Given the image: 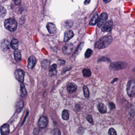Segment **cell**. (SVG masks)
<instances>
[{"mask_svg":"<svg viewBox=\"0 0 135 135\" xmlns=\"http://www.w3.org/2000/svg\"><path fill=\"white\" fill-rule=\"evenodd\" d=\"M113 38L112 36H105L100 38L97 42L95 47L98 49H102L107 47L112 41Z\"/></svg>","mask_w":135,"mask_h":135,"instance_id":"6da1fadb","label":"cell"},{"mask_svg":"<svg viewBox=\"0 0 135 135\" xmlns=\"http://www.w3.org/2000/svg\"><path fill=\"white\" fill-rule=\"evenodd\" d=\"M4 26L6 30L10 32H13L16 30L17 22L14 19H8L5 20Z\"/></svg>","mask_w":135,"mask_h":135,"instance_id":"7a4b0ae2","label":"cell"},{"mask_svg":"<svg viewBox=\"0 0 135 135\" xmlns=\"http://www.w3.org/2000/svg\"><path fill=\"white\" fill-rule=\"evenodd\" d=\"M128 66L127 63L124 62H115L111 64L110 65V69L113 71H118L125 69Z\"/></svg>","mask_w":135,"mask_h":135,"instance_id":"3957f363","label":"cell"},{"mask_svg":"<svg viewBox=\"0 0 135 135\" xmlns=\"http://www.w3.org/2000/svg\"><path fill=\"white\" fill-rule=\"evenodd\" d=\"M126 90L127 94L129 96L131 97L134 96L135 94V83L134 80H130L128 82Z\"/></svg>","mask_w":135,"mask_h":135,"instance_id":"277c9868","label":"cell"},{"mask_svg":"<svg viewBox=\"0 0 135 135\" xmlns=\"http://www.w3.org/2000/svg\"><path fill=\"white\" fill-rule=\"evenodd\" d=\"M15 78L18 81L21 83L24 82L25 72L21 69H18L15 71L14 73Z\"/></svg>","mask_w":135,"mask_h":135,"instance_id":"5b68a950","label":"cell"},{"mask_svg":"<svg viewBox=\"0 0 135 135\" xmlns=\"http://www.w3.org/2000/svg\"><path fill=\"white\" fill-rule=\"evenodd\" d=\"M10 43L6 39H3L0 42V48L3 51L7 52L10 50Z\"/></svg>","mask_w":135,"mask_h":135,"instance_id":"8992f818","label":"cell"},{"mask_svg":"<svg viewBox=\"0 0 135 135\" xmlns=\"http://www.w3.org/2000/svg\"><path fill=\"white\" fill-rule=\"evenodd\" d=\"M73 44L70 42H68L64 46L62 49L63 52L65 55H69L73 51Z\"/></svg>","mask_w":135,"mask_h":135,"instance_id":"52a82bcc","label":"cell"},{"mask_svg":"<svg viewBox=\"0 0 135 135\" xmlns=\"http://www.w3.org/2000/svg\"><path fill=\"white\" fill-rule=\"evenodd\" d=\"M48 124V118L44 116H42L38 121V127L41 128H44L47 126Z\"/></svg>","mask_w":135,"mask_h":135,"instance_id":"ba28073f","label":"cell"},{"mask_svg":"<svg viewBox=\"0 0 135 135\" xmlns=\"http://www.w3.org/2000/svg\"><path fill=\"white\" fill-rule=\"evenodd\" d=\"M108 18V16L107 13H102L99 18L98 23H97V26L99 28L101 27L102 25L107 21Z\"/></svg>","mask_w":135,"mask_h":135,"instance_id":"9c48e42d","label":"cell"},{"mask_svg":"<svg viewBox=\"0 0 135 135\" xmlns=\"http://www.w3.org/2000/svg\"><path fill=\"white\" fill-rule=\"evenodd\" d=\"M113 25L112 21H107L101 28V31L103 32H109L111 30Z\"/></svg>","mask_w":135,"mask_h":135,"instance_id":"30bf717a","label":"cell"},{"mask_svg":"<svg viewBox=\"0 0 135 135\" xmlns=\"http://www.w3.org/2000/svg\"><path fill=\"white\" fill-rule=\"evenodd\" d=\"M1 132L2 135H8L10 133L9 126L8 124H5L1 128Z\"/></svg>","mask_w":135,"mask_h":135,"instance_id":"8fae6325","label":"cell"},{"mask_svg":"<svg viewBox=\"0 0 135 135\" xmlns=\"http://www.w3.org/2000/svg\"><path fill=\"white\" fill-rule=\"evenodd\" d=\"M74 36L73 31L71 30L67 31L64 33V42H67L73 38Z\"/></svg>","mask_w":135,"mask_h":135,"instance_id":"7c38bea8","label":"cell"},{"mask_svg":"<svg viewBox=\"0 0 135 135\" xmlns=\"http://www.w3.org/2000/svg\"><path fill=\"white\" fill-rule=\"evenodd\" d=\"M36 59L34 56H31L29 58L28 61V67L32 69L36 64Z\"/></svg>","mask_w":135,"mask_h":135,"instance_id":"4fadbf2b","label":"cell"},{"mask_svg":"<svg viewBox=\"0 0 135 135\" xmlns=\"http://www.w3.org/2000/svg\"><path fill=\"white\" fill-rule=\"evenodd\" d=\"M46 28L49 33L50 34H53L56 32V27L55 25L53 23H48L46 26Z\"/></svg>","mask_w":135,"mask_h":135,"instance_id":"5bb4252c","label":"cell"},{"mask_svg":"<svg viewBox=\"0 0 135 135\" xmlns=\"http://www.w3.org/2000/svg\"><path fill=\"white\" fill-rule=\"evenodd\" d=\"M77 86L73 83H70L67 85V90L69 93H73L77 90Z\"/></svg>","mask_w":135,"mask_h":135,"instance_id":"9a60e30c","label":"cell"},{"mask_svg":"<svg viewBox=\"0 0 135 135\" xmlns=\"http://www.w3.org/2000/svg\"><path fill=\"white\" fill-rule=\"evenodd\" d=\"M97 108L99 112L105 113L107 112V109L106 106L102 103H99L97 105Z\"/></svg>","mask_w":135,"mask_h":135,"instance_id":"2e32d148","label":"cell"},{"mask_svg":"<svg viewBox=\"0 0 135 135\" xmlns=\"http://www.w3.org/2000/svg\"><path fill=\"white\" fill-rule=\"evenodd\" d=\"M10 46L13 50H18L19 46V42L16 39H13L11 41L10 43Z\"/></svg>","mask_w":135,"mask_h":135,"instance_id":"e0dca14e","label":"cell"},{"mask_svg":"<svg viewBox=\"0 0 135 135\" xmlns=\"http://www.w3.org/2000/svg\"><path fill=\"white\" fill-rule=\"evenodd\" d=\"M98 14L97 12H96L94 14V16L92 18L90 22L89 25H95L97 23V20L98 19Z\"/></svg>","mask_w":135,"mask_h":135,"instance_id":"ac0fdd59","label":"cell"},{"mask_svg":"<svg viewBox=\"0 0 135 135\" xmlns=\"http://www.w3.org/2000/svg\"><path fill=\"white\" fill-rule=\"evenodd\" d=\"M14 56L15 60L17 62H19L21 60V51L19 50H15L14 52Z\"/></svg>","mask_w":135,"mask_h":135,"instance_id":"d6986e66","label":"cell"},{"mask_svg":"<svg viewBox=\"0 0 135 135\" xmlns=\"http://www.w3.org/2000/svg\"><path fill=\"white\" fill-rule=\"evenodd\" d=\"M84 42H83L79 44V46H78V47L76 49V51L74 53L73 55V57L75 58V57H76L80 52V51L82 50V49H83V46H84Z\"/></svg>","mask_w":135,"mask_h":135,"instance_id":"ffe728a7","label":"cell"},{"mask_svg":"<svg viewBox=\"0 0 135 135\" xmlns=\"http://www.w3.org/2000/svg\"><path fill=\"white\" fill-rule=\"evenodd\" d=\"M83 75L85 77H89L92 75V72L90 69L88 68H85L83 70Z\"/></svg>","mask_w":135,"mask_h":135,"instance_id":"44dd1931","label":"cell"},{"mask_svg":"<svg viewBox=\"0 0 135 135\" xmlns=\"http://www.w3.org/2000/svg\"><path fill=\"white\" fill-rule=\"evenodd\" d=\"M27 92L23 84L21 85L20 95L22 97H25L27 96Z\"/></svg>","mask_w":135,"mask_h":135,"instance_id":"7402d4cb","label":"cell"},{"mask_svg":"<svg viewBox=\"0 0 135 135\" xmlns=\"http://www.w3.org/2000/svg\"><path fill=\"white\" fill-rule=\"evenodd\" d=\"M24 105V103L23 101L20 100L18 101L16 104V109L17 112H20L22 110Z\"/></svg>","mask_w":135,"mask_h":135,"instance_id":"603a6c76","label":"cell"},{"mask_svg":"<svg viewBox=\"0 0 135 135\" xmlns=\"http://www.w3.org/2000/svg\"><path fill=\"white\" fill-rule=\"evenodd\" d=\"M62 118L64 120H68L69 117V111L67 110H64L62 112Z\"/></svg>","mask_w":135,"mask_h":135,"instance_id":"cb8c5ba5","label":"cell"},{"mask_svg":"<svg viewBox=\"0 0 135 135\" xmlns=\"http://www.w3.org/2000/svg\"><path fill=\"white\" fill-rule=\"evenodd\" d=\"M7 14V10L4 7L0 5V17L4 18Z\"/></svg>","mask_w":135,"mask_h":135,"instance_id":"d4e9b609","label":"cell"},{"mask_svg":"<svg viewBox=\"0 0 135 135\" xmlns=\"http://www.w3.org/2000/svg\"><path fill=\"white\" fill-rule=\"evenodd\" d=\"M64 27L67 29L71 28L73 25V22L71 20H67L65 22Z\"/></svg>","mask_w":135,"mask_h":135,"instance_id":"484cf974","label":"cell"},{"mask_svg":"<svg viewBox=\"0 0 135 135\" xmlns=\"http://www.w3.org/2000/svg\"><path fill=\"white\" fill-rule=\"evenodd\" d=\"M83 91L85 97L87 98H88L90 96V92L88 88L86 86H84L83 87Z\"/></svg>","mask_w":135,"mask_h":135,"instance_id":"4316f807","label":"cell"},{"mask_svg":"<svg viewBox=\"0 0 135 135\" xmlns=\"http://www.w3.org/2000/svg\"><path fill=\"white\" fill-rule=\"evenodd\" d=\"M56 68H57V65L56 64H54L52 65L50 67L49 72L53 75H56Z\"/></svg>","mask_w":135,"mask_h":135,"instance_id":"83f0119b","label":"cell"},{"mask_svg":"<svg viewBox=\"0 0 135 135\" xmlns=\"http://www.w3.org/2000/svg\"><path fill=\"white\" fill-rule=\"evenodd\" d=\"M92 53H93V51L90 49H88L85 53V57L86 58H89L91 56Z\"/></svg>","mask_w":135,"mask_h":135,"instance_id":"f1b7e54d","label":"cell"},{"mask_svg":"<svg viewBox=\"0 0 135 135\" xmlns=\"http://www.w3.org/2000/svg\"><path fill=\"white\" fill-rule=\"evenodd\" d=\"M109 135H117V132L113 128H111L108 131Z\"/></svg>","mask_w":135,"mask_h":135,"instance_id":"f546056e","label":"cell"},{"mask_svg":"<svg viewBox=\"0 0 135 135\" xmlns=\"http://www.w3.org/2000/svg\"><path fill=\"white\" fill-rule=\"evenodd\" d=\"M50 64V63L48 60H44L42 63V66L44 68H46L49 66V65Z\"/></svg>","mask_w":135,"mask_h":135,"instance_id":"4dcf8cb0","label":"cell"},{"mask_svg":"<svg viewBox=\"0 0 135 135\" xmlns=\"http://www.w3.org/2000/svg\"><path fill=\"white\" fill-rule=\"evenodd\" d=\"M53 135H61L60 131L58 128L54 129L53 130Z\"/></svg>","mask_w":135,"mask_h":135,"instance_id":"1f68e13d","label":"cell"},{"mask_svg":"<svg viewBox=\"0 0 135 135\" xmlns=\"http://www.w3.org/2000/svg\"><path fill=\"white\" fill-rule=\"evenodd\" d=\"M98 62H110V60L108 59V58H105L104 57H101L100 58H99V59L98 60Z\"/></svg>","mask_w":135,"mask_h":135,"instance_id":"d6a6232c","label":"cell"},{"mask_svg":"<svg viewBox=\"0 0 135 135\" xmlns=\"http://www.w3.org/2000/svg\"><path fill=\"white\" fill-rule=\"evenodd\" d=\"M87 120L89 122L90 124H93V120L92 117L91 116V115H88L87 117Z\"/></svg>","mask_w":135,"mask_h":135,"instance_id":"836d02e7","label":"cell"},{"mask_svg":"<svg viewBox=\"0 0 135 135\" xmlns=\"http://www.w3.org/2000/svg\"><path fill=\"white\" fill-rule=\"evenodd\" d=\"M58 64L60 65H63L65 64V61L63 60H58Z\"/></svg>","mask_w":135,"mask_h":135,"instance_id":"e575fe53","label":"cell"},{"mask_svg":"<svg viewBox=\"0 0 135 135\" xmlns=\"http://www.w3.org/2000/svg\"><path fill=\"white\" fill-rule=\"evenodd\" d=\"M109 105H110V107L111 109V110H113L115 108V105L114 104V103L111 102V103H110Z\"/></svg>","mask_w":135,"mask_h":135,"instance_id":"d590c367","label":"cell"},{"mask_svg":"<svg viewBox=\"0 0 135 135\" xmlns=\"http://www.w3.org/2000/svg\"><path fill=\"white\" fill-rule=\"evenodd\" d=\"M90 2V0H87V1H85V2H84V4H85V5H88L89 4Z\"/></svg>","mask_w":135,"mask_h":135,"instance_id":"8d00e7d4","label":"cell"},{"mask_svg":"<svg viewBox=\"0 0 135 135\" xmlns=\"http://www.w3.org/2000/svg\"><path fill=\"white\" fill-rule=\"evenodd\" d=\"M15 2V4L17 5H20L21 2V1H14Z\"/></svg>","mask_w":135,"mask_h":135,"instance_id":"74e56055","label":"cell"},{"mask_svg":"<svg viewBox=\"0 0 135 135\" xmlns=\"http://www.w3.org/2000/svg\"><path fill=\"white\" fill-rule=\"evenodd\" d=\"M117 80L118 78H115V79H113V81L111 82V83H115V81H117Z\"/></svg>","mask_w":135,"mask_h":135,"instance_id":"f35d334b","label":"cell"},{"mask_svg":"<svg viewBox=\"0 0 135 135\" xmlns=\"http://www.w3.org/2000/svg\"><path fill=\"white\" fill-rule=\"evenodd\" d=\"M103 2H105V3H109V2H111V1H103Z\"/></svg>","mask_w":135,"mask_h":135,"instance_id":"ab89813d","label":"cell"}]
</instances>
